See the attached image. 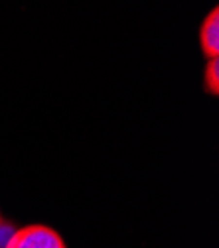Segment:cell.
Segmentation results:
<instances>
[{
    "instance_id": "1",
    "label": "cell",
    "mask_w": 219,
    "mask_h": 248,
    "mask_svg": "<svg viewBox=\"0 0 219 248\" xmlns=\"http://www.w3.org/2000/svg\"><path fill=\"white\" fill-rule=\"evenodd\" d=\"M4 248H67V244L51 227L34 223L18 229L8 238Z\"/></svg>"
},
{
    "instance_id": "4",
    "label": "cell",
    "mask_w": 219,
    "mask_h": 248,
    "mask_svg": "<svg viewBox=\"0 0 219 248\" xmlns=\"http://www.w3.org/2000/svg\"><path fill=\"white\" fill-rule=\"evenodd\" d=\"M0 227H2V215H0Z\"/></svg>"
},
{
    "instance_id": "3",
    "label": "cell",
    "mask_w": 219,
    "mask_h": 248,
    "mask_svg": "<svg viewBox=\"0 0 219 248\" xmlns=\"http://www.w3.org/2000/svg\"><path fill=\"white\" fill-rule=\"evenodd\" d=\"M203 91L211 97L219 95V61L207 59L205 67H203Z\"/></svg>"
},
{
    "instance_id": "2",
    "label": "cell",
    "mask_w": 219,
    "mask_h": 248,
    "mask_svg": "<svg viewBox=\"0 0 219 248\" xmlns=\"http://www.w3.org/2000/svg\"><path fill=\"white\" fill-rule=\"evenodd\" d=\"M200 47L205 59L219 57V8L213 6L200 28Z\"/></svg>"
}]
</instances>
